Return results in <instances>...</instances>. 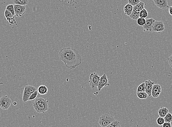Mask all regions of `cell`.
Wrapping results in <instances>:
<instances>
[{
	"label": "cell",
	"instance_id": "6da1fadb",
	"mask_svg": "<svg viewBox=\"0 0 172 127\" xmlns=\"http://www.w3.org/2000/svg\"><path fill=\"white\" fill-rule=\"evenodd\" d=\"M59 57L66 68L70 69H75L82 63V58L78 51L70 47L61 49L58 54Z\"/></svg>",
	"mask_w": 172,
	"mask_h": 127
},
{
	"label": "cell",
	"instance_id": "7a4b0ae2",
	"mask_svg": "<svg viewBox=\"0 0 172 127\" xmlns=\"http://www.w3.org/2000/svg\"><path fill=\"white\" fill-rule=\"evenodd\" d=\"M34 110L38 113H44L49 110V101L42 98L36 99L33 103Z\"/></svg>",
	"mask_w": 172,
	"mask_h": 127
},
{
	"label": "cell",
	"instance_id": "3957f363",
	"mask_svg": "<svg viewBox=\"0 0 172 127\" xmlns=\"http://www.w3.org/2000/svg\"><path fill=\"white\" fill-rule=\"evenodd\" d=\"M115 120L114 118L108 114H103L100 117L98 123L101 127H105L110 124Z\"/></svg>",
	"mask_w": 172,
	"mask_h": 127
},
{
	"label": "cell",
	"instance_id": "277c9868",
	"mask_svg": "<svg viewBox=\"0 0 172 127\" xmlns=\"http://www.w3.org/2000/svg\"><path fill=\"white\" fill-rule=\"evenodd\" d=\"M100 76L98 75L97 73H92L89 76V85L93 90L98 89V85L100 81Z\"/></svg>",
	"mask_w": 172,
	"mask_h": 127
},
{
	"label": "cell",
	"instance_id": "5b68a950",
	"mask_svg": "<svg viewBox=\"0 0 172 127\" xmlns=\"http://www.w3.org/2000/svg\"><path fill=\"white\" fill-rule=\"evenodd\" d=\"M36 91V89L34 86L27 85L25 86L23 93V101L24 102L29 101V97L31 95Z\"/></svg>",
	"mask_w": 172,
	"mask_h": 127
},
{
	"label": "cell",
	"instance_id": "8992f818",
	"mask_svg": "<svg viewBox=\"0 0 172 127\" xmlns=\"http://www.w3.org/2000/svg\"><path fill=\"white\" fill-rule=\"evenodd\" d=\"M12 101L7 96H3L0 98V108L3 110H7L10 107Z\"/></svg>",
	"mask_w": 172,
	"mask_h": 127
},
{
	"label": "cell",
	"instance_id": "52a82bcc",
	"mask_svg": "<svg viewBox=\"0 0 172 127\" xmlns=\"http://www.w3.org/2000/svg\"><path fill=\"white\" fill-rule=\"evenodd\" d=\"M164 29L165 27L164 24L162 21H155L151 27L150 31L160 33L163 32Z\"/></svg>",
	"mask_w": 172,
	"mask_h": 127
},
{
	"label": "cell",
	"instance_id": "ba28073f",
	"mask_svg": "<svg viewBox=\"0 0 172 127\" xmlns=\"http://www.w3.org/2000/svg\"><path fill=\"white\" fill-rule=\"evenodd\" d=\"M110 86L108 83V80L106 74H104L101 76L100 81L98 86V91H100L104 87Z\"/></svg>",
	"mask_w": 172,
	"mask_h": 127
},
{
	"label": "cell",
	"instance_id": "9c48e42d",
	"mask_svg": "<svg viewBox=\"0 0 172 127\" xmlns=\"http://www.w3.org/2000/svg\"><path fill=\"white\" fill-rule=\"evenodd\" d=\"M15 16L17 17H21L26 11L25 6L14 5Z\"/></svg>",
	"mask_w": 172,
	"mask_h": 127
},
{
	"label": "cell",
	"instance_id": "30bf717a",
	"mask_svg": "<svg viewBox=\"0 0 172 127\" xmlns=\"http://www.w3.org/2000/svg\"><path fill=\"white\" fill-rule=\"evenodd\" d=\"M162 92V87L158 84H154L153 86L151 92V96L155 98H158Z\"/></svg>",
	"mask_w": 172,
	"mask_h": 127
},
{
	"label": "cell",
	"instance_id": "8fae6325",
	"mask_svg": "<svg viewBox=\"0 0 172 127\" xmlns=\"http://www.w3.org/2000/svg\"><path fill=\"white\" fill-rule=\"evenodd\" d=\"M153 2L157 7L162 9L169 8L168 1L167 0H153Z\"/></svg>",
	"mask_w": 172,
	"mask_h": 127
},
{
	"label": "cell",
	"instance_id": "7c38bea8",
	"mask_svg": "<svg viewBox=\"0 0 172 127\" xmlns=\"http://www.w3.org/2000/svg\"><path fill=\"white\" fill-rule=\"evenodd\" d=\"M146 84V92L148 95V96H151V92H152V89L153 85L155 84L152 81L150 80H147L145 82Z\"/></svg>",
	"mask_w": 172,
	"mask_h": 127
},
{
	"label": "cell",
	"instance_id": "4fadbf2b",
	"mask_svg": "<svg viewBox=\"0 0 172 127\" xmlns=\"http://www.w3.org/2000/svg\"><path fill=\"white\" fill-rule=\"evenodd\" d=\"M141 11V10L137 8L136 6L133 7V11L129 16L130 18L134 20H137L138 19L140 18L139 16Z\"/></svg>",
	"mask_w": 172,
	"mask_h": 127
},
{
	"label": "cell",
	"instance_id": "5bb4252c",
	"mask_svg": "<svg viewBox=\"0 0 172 127\" xmlns=\"http://www.w3.org/2000/svg\"><path fill=\"white\" fill-rule=\"evenodd\" d=\"M155 20L152 18L146 19V23L145 25L143 27L146 31H150L151 27L155 22Z\"/></svg>",
	"mask_w": 172,
	"mask_h": 127
},
{
	"label": "cell",
	"instance_id": "9a60e30c",
	"mask_svg": "<svg viewBox=\"0 0 172 127\" xmlns=\"http://www.w3.org/2000/svg\"><path fill=\"white\" fill-rule=\"evenodd\" d=\"M169 112V110L168 108L164 107H161L158 111V114L159 117L163 118Z\"/></svg>",
	"mask_w": 172,
	"mask_h": 127
},
{
	"label": "cell",
	"instance_id": "2e32d148",
	"mask_svg": "<svg viewBox=\"0 0 172 127\" xmlns=\"http://www.w3.org/2000/svg\"><path fill=\"white\" fill-rule=\"evenodd\" d=\"M133 7L129 4H127L124 7V11L126 16H130L133 10Z\"/></svg>",
	"mask_w": 172,
	"mask_h": 127
},
{
	"label": "cell",
	"instance_id": "e0dca14e",
	"mask_svg": "<svg viewBox=\"0 0 172 127\" xmlns=\"http://www.w3.org/2000/svg\"><path fill=\"white\" fill-rule=\"evenodd\" d=\"M37 91L40 95H46L48 93V88L44 85H41L38 87Z\"/></svg>",
	"mask_w": 172,
	"mask_h": 127
},
{
	"label": "cell",
	"instance_id": "ac0fdd59",
	"mask_svg": "<svg viewBox=\"0 0 172 127\" xmlns=\"http://www.w3.org/2000/svg\"><path fill=\"white\" fill-rule=\"evenodd\" d=\"M13 3L14 5H20V6H25L28 4L27 0H14Z\"/></svg>",
	"mask_w": 172,
	"mask_h": 127
},
{
	"label": "cell",
	"instance_id": "d6986e66",
	"mask_svg": "<svg viewBox=\"0 0 172 127\" xmlns=\"http://www.w3.org/2000/svg\"><path fill=\"white\" fill-rule=\"evenodd\" d=\"M138 98L141 99H146L148 97V95L146 92H137Z\"/></svg>",
	"mask_w": 172,
	"mask_h": 127
},
{
	"label": "cell",
	"instance_id": "ffe728a7",
	"mask_svg": "<svg viewBox=\"0 0 172 127\" xmlns=\"http://www.w3.org/2000/svg\"><path fill=\"white\" fill-rule=\"evenodd\" d=\"M146 91V84L145 82L139 85L137 89V92H145Z\"/></svg>",
	"mask_w": 172,
	"mask_h": 127
},
{
	"label": "cell",
	"instance_id": "44dd1931",
	"mask_svg": "<svg viewBox=\"0 0 172 127\" xmlns=\"http://www.w3.org/2000/svg\"><path fill=\"white\" fill-rule=\"evenodd\" d=\"M105 127H121V124L119 121L115 120L110 124Z\"/></svg>",
	"mask_w": 172,
	"mask_h": 127
},
{
	"label": "cell",
	"instance_id": "7402d4cb",
	"mask_svg": "<svg viewBox=\"0 0 172 127\" xmlns=\"http://www.w3.org/2000/svg\"><path fill=\"white\" fill-rule=\"evenodd\" d=\"M165 122L171 123L172 122V114L169 112L164 117Z\"/></svg>",
	"mask_w": 172,
	"mask_h": 127
},
{
	"label": "cell",
	"instance_id": "603a6c76",
	"mask_svg": "<svg viewBox=\"0 0 172 127\" xmlns=\"http://www.w3.org/2000/svg\"><path fill=\"white\" fill-rule=\"evenodd\" d=\"M14 17L12 13L8 10H6L4 12V18L8 21V20L11 18Z\"/></svg>",
	"mask_w": 172,
	"mask_h": 127
},
{
	"label": "cell",
	"instance_id": "cb8c5ba5",
	"mask_svg": "<svg viewBox=\"0 0 172 127\" xmlns=\"http://www.w3.org/2000/svg\"><path fill=\"white\" fill-rule=\"evenodd\" d=\"M147 16H148L147 11L146 9L144 8V9L141 11L139 17H140V18H145L146 19V18Z\"/></svg>",
	"mask_w": 172,
	"mask_h": 127
},
{
	"label": "cell",
	"instance_id": "d4e9b609",
	"mask_svg": "<svg viewBox=\"0 0 172 127\" xmlns=\"http://www.w3.org/2000/svg\"><path fill=\"white\" fill-rule=\"evenodd\" d=\"M137 24L139 26L143 27L146 24V19L145 18H139L137 20Z\"/></svg>",
	"mask_w": 172,
	"mask_h": 127
},
{
	"label": "cell",
	"instance_id": "484cf974",
	"mask_svg": "<svg viewBox=\"0 0 172 127\" xmlns=\"http://www.w3.org/2000/svg\"><path fill=\"white\" fill-rule=\"evenodd\" d=\"M6 10L9 11L12 13L13 16H15L14 5H13V4H10V5H8L6 8Z\"/></svg>",
	"mask_w": 172,
	"mask_h": 127
},
{
	"label": "cell",
	"instance_id": "4316f807",
	"mask_svg": "<svg viewBox=\"0 0 172 127\" xmlns=\"http://www.w3.org/2000/svg\"><path fill=\"white\" fill-rule=\"evenodd\" d=\"M141 1L140 0H129L128 3L134 7L136 6Z\"/></svg>",
	"mask_w": 172,
	"mask_h": 127
},
{
	"label": "cell",
	"instance_id": "83f0119b",
	"mask_svg": "<svg viewBox=\"0 0 172 127\" xmlns=\"http://www.w3.org/2000/svg\"><path fill=\"white\" fill-rule=\"evenodd\" d=\"M165 120L163 118L159 117L156 120V123L159 126H162L165 123Z\"/></svg>",
	"mask_w": 172,
	"mask_h": 127
},
{
	"label": "cell",
	"instance_id": "f1b7e54d",
	"mask_svg": "<svg viewBox=\"0 0 172 127\" xmlns=\"http://www.w3.org/2000/svg\"><path fill=\"white\" fill-rule=\"evenodd\" d=\"M38 91H35L31 95L29 98V101H32L35 99L38 95Z\"/></svg>",
	"mask_w": 172,
	"mask_h": 127
},
{
	"label": "cell",
	"instance_id": "f546056e",
	"mask_svg": "<svg viewBox=\"0 0 172 127\" xmlns=\"http://www.w3.org/2000/svg\"><path fill=\"white\" fill-rule=\"evenodd\" d=\"M146 4L144 2L141 1V2L136 6V7L138 9H140V10H142L143 9H144V6H145Z\"/></svg>",
	"mask_w": 172,
	"mask_h": 127
},
{
	"label": "cell",
	"instance_id": "4dcf8cb0",
	"mask_svg": "<svg viewBox=\"0 0 172 127\" xmlns=\"http://www.w3.org/2000/svg\"><path fill=\"white\" fill-rule=\"evenodd\" d=\"M8 22H9V24L11 25H14V24L17 25L16 21V19L14 18V17L9 19V20H8Z\"/></svg>",
	"mask_w": 172,
	"mask_h": 127
},
{
	"label": "cell",
	"instance_id": "1f68e13d",
	"mask_svg": "<svg viewBox=\"0 0 172 127\" xmlns=\"http://www.w3.org/2000/svg\"><path fill=\"white\" fill-rule=\"evenodd\" d=\"M172 125L171 123L165 122L162 125V127H172Z\"/></svg>",
	"mask_w": 172,
	"mask_h": 127
},
{
	"label": "cell",
	"instance_id": "d6a6232c",
	"mask_svg": "<svg viewBox=\"0 0 172 127\" xmlns=\"http://www.w3.org/2000/svg\"><path fill=\"white\" fill-rule=\"evenodd\" d=\"M168 62H169V64L171 66V68H172V55H171L168 59Z\"/></svg>",
	"mask_w": 172,
	"mask_h": 127
},
{
	"label": "cell",
	"instance_id": "836d02e7",
	"mask_svg": "<svg viewBox=\"0 0 172 127\" xmlns=\"http://www.w3.org/2000/svg\"><path fill=\"white\" fill-rule=\"evenodd\" d=\"M169 13L172 16V6L171 7H170L169 8Z\"/></svg>",
	"mask_w": 172,
	"mask_h": 127
},
{
	"label": "cell",
	"instance_id": "e575fe53",
	"mask_svg": "<svg viewBox=\"0 0 172 127\" xmlns=\"http://www.w3.org/2000/svg\"><path fill=\"white\" fill-rule=\"evenodd\" d=\"M13 104L14 105H16L17 104V102H14L13 103Z\"/></svg>",
	"mask_w": 172,
	"mask_h": 127
}]
</instances>
